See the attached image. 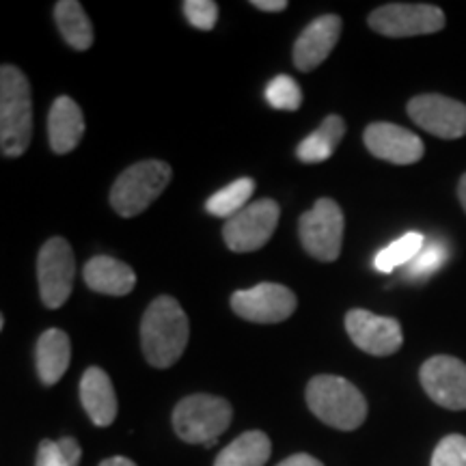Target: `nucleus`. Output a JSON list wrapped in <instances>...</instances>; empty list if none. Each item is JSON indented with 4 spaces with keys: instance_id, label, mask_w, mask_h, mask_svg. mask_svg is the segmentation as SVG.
Listing matches in <instances>:
<instances>
[{
    "instance_id": "2",
    "label": "nucleus",
    "mask_w": 466,
    "mask_h": 466,
    "mask_svg": "<svg viewBox=\"0 0 466 466\" xmlns=\"http://www.w3.org/2000/svg\"><path fill=\"white\" fill-rule=\"evenodd\" d=\"M33 138V96L26 74L15 66L0 69V149L17 158Z\"/></svg>"
},
{
    "instance_id": "10",
    "label": "nucleus",
    "mask_w": 466,
    "mask_h": 466,
    "mask_svg": "<svg viewBox=\"0 0 466 466\" xmlns=\"http://www.w3.org/2000/svg\"><path fill=\"white\" fill-rule=\"evenodd\" d=\"M296 294L285 285L259 283L231 296V309L242 319L255 324H279L296 311Z\"/></svg>"
},
{
    "instance_id": "28",
    "label": "nucleus",
    "mask_w": 466,
    "mask_h": 466,
    "mask_svg": "<svg viewBox=\"0 0 466 466\" xmlns=\"http://www.w3.org/2000/svg\"><path fill=\"white\" fill-rule=\"evenodd\" d=\"M186 20L199 31H212L218 20V5L214 0H186L182 5Z\"/></svg>"
},
{
    "instance_id": "26",
    "label": "nucleus",
    "mask_w": 466,
    "mask_h": 466,
    "mask_svg": "<svg viewBox=\"0 0 466 466\" xmlns=\"http://www.w3.org/2000/svg\"><path fill=\"white\" fill-rule=\"evenodd\" d=\"M447 258H450V248L445 244L434 240V242H425V247L421 248V253L417 255L415 259L410 261V268H408V277L410 279H428L430 275H434L436 270H441L445 266Z\"/></svg>"
},
{
    "instance_id": "16",
    "label": "nucleus",
    "mask_w": 466,
    "mask_h": 466,
    "mask_svg": "<svg viewBox=\"0 0 466 466\" xmlns=\"http://www.w3.org/2000/svg\"><path fill=\"white\" fill-rule=\"evenodd\" d=\"M85 134V116L72 97L61 96L52 104L48 115V138L55 154H69L78 147Z\"/></svg>"
},
{
    "instance_id": "15",
    "label": "nucleus",
    "mask_w": 466,
    "mask_h": 466,
    "mask_svg": "<svg viewBox=\"0 0 466 466\" xmlns=\"http://www.w3.org/2000/svg\"><path fill=\"white\" fill-rule=\"evenodd\" d=\"M341 17L335 14L322 15L309 25L294 44V66L300 72H313L322 66L335 50L341 35Z\"/></svg>"
},
{
    "instance_id": "5",
    "label": "nucleus",
    "mask_w": 466,
    "mask_h": 466,
    "mask_svg": "<svg viewBox=\"0 0 466 466\" xmlns=\"http://www.w3.org/2000/svg\"><path fill=\"white\" fill-rule=\"evenodd\" d=\"M171 167L162 160H141L116 177L110 206L119 217L134 218L145 212L171 182Z\"/></svg>"
},
{
    "instance_id": "22",
    "label": "nucleus",
    "mask_w": 466,
    "mask_h": 466,
    "mask_svg": "<svg viewBox=\"0 0 466 466\" xmlns=\"http://www.w3.org/2000/svg\"><path fill=\"white\" fill-rule=\"evenodd\" d=\"M58 31L74 50H89L93 44V26L83 5L76 0H61L55 7Z\"/></svg>"
},
{
    "instance_id": "1",
    "label": "nucleus",
    "mask_w": 466,
    "mask_h": 466,
    "mask_svg": "<svg viewBox=\"0 0 466 466\" xmlns=\"http://www.w3.org/2000/svg\"><path fill=\"white\" fill-rule=\"evenodd\" d=\"M188 316L171 296H158L143 316L141 346L149 365L165 370L179 360L188 346Z\"/></svg>"
},
{
    "instance_id": "32",
    "label": "nucleus",
    "mask_w": 466,
    "mask_h": 466,
    "mask_svg": "<svg viewBox=\"0 0 466 466\" xmlns=\"http://www.w3.org/2000/svg\"><path fill=\"white\" fill-rule=\"evenodd\" d=\"M253 7L261 11H283L288 9V0H253Z\"/></svg>"
},
{
    "instance_id": "6",
    "label": "nucleus",
    "mask_w": 466,
    "mask_h": 466,
    "mask_svg": "<svg viewBox=\"0 0 466 466\" xmlns=\"http://www.w3.org/2000/svg\"><path fill=\"white\" fill-rule=\"evenodd\" d=\"M370 26L384 37H415L445 28V14L436 5L391 3L371 11Z\"/></svg>"
},
{
    "instance_id": "8",
    "label": "nucleus",
    "mask_w": 466,
    "mask_h": 466,
    "mask_svg": "<svg viewBox=\"0 0 466 466\" xmlns=\"http://www.w3.org/2000/svg\"><path fill=\"white\" fill-rule=\"evenodd\" d=\"M300 242L311 258L335 261L341 255L343 212L333 199H319L300 217Z\"/></svg>"
},
{
    "instance_id": "4",
    "label": "nucleus",
    "mask_w": 466,
    "mask_h": 466,
    "mask_svg": "<svg viewBox=\"0 0 466 466\" xmlns=\"http://www.w3.org/2000/svg\"><path fill=\"white\" fill-rule=\"evenodd\" d=\"M231 419L233 408L229 401L217 395L197 393L188 395L175 406L173 428L184 442L212 447L218 436L227 432Z\"/></svg>"
},
{
    "instance_id": "29",
    "label": "nucleus",
    "mask_w": 466,
    "mask_h": 466,
    "mask_svg": "<svg viewBox=\"0 0 466 466\" xmlns=\"http://www.w3.org/2000/svg\"><path fill=\"white\" fill-rule=\"evenodd\" d=\"M37 466H69L61 447L55 441H42L37 450Z\"/></svg>"
},
{
    "instance_id": "34",
    "label": "nucleus",
    "mask_w": 466,
    "mask_h": 466,
    "mask_svg": "<svg viewBox=\"0 0 466 466\" xmlns=\"http://www.w3.org/2000/svg\"><path fill=\"white\" fill-rule=\"evenodd\" d=\"M458 197H460V203H462V208H464V212H466V173L462 175V179H460Z\"/></svg>"
},
{
    "instance_id": "17",
    "label": "nucleus",
    "mask_w": 466,
    "mask_h": 466,
    "mask_svg": "<svg viewBox=\"0 0 466 466\" xmlns=\"http://www.w3.org/2000/svg\"><path fill=\"white\" fill-rule=\"evenodd\" d=\"M80 400L86 415L97 428H106L116 419V395L108 374L100 367H89L80 380Z\"/></svg>"
},
{
    "instance_id": "25",
    "label": "nucleus",
    "mask_w": 466,
    "mask_h": 466,
    "mask_svg": "<svg viewBox=\"0 0 466 466\" xmlns=\"http://www.w3.org/2000/svg\"><path fill=\"white\" fill-rule=\"evenodd\" d=\"M266 100L277 110H299L302 106V89L291 76H277L266 86Z\"/></svg>"
},
{
    "instance_id": "14",
    "label": "nucleus",
    "mask_w": 466,
    "mask_h": 466,
    "mask_svg": "<svg viewBox=\"0 0 466 466\" xmlns=\"http://www.w3.org/2000/svg\"><path fill=\"white\" fill-rule=\"evenodd\" d=\"M363 141L371 156L391 165H415L425 154V145L415 132L387 121L367 126Z\"/></svg>"
},
{
    "instance_id": "3",
    "label": "nucleus",
    "mask_w": 466,
    "mask_h": 466,
    "mask_svg": "<svg viewBox=\"0 0 466 466\" xmlns=\"http://www.w3.org/2000/svg\"><path fill=\"white\" fill-rule=\"evenodd\" d=\"M307 404L319 421L330 428L357 430L367 419V400L363 393L339 376H316L307 384Z\"/></svg>"
},
{
    "instance_id": "31",
    "label": "nucleus",
    "mask_w": 466,
    "mask_h": 466,
    "mask_svg": "<svg viewBox=\"0 0 466 466\" xmlns=\"http://www.w3.org/2000/svg\"><path fill=\"white\" fill-rule=\"evenodd\" d=\"M277 466H324L318 458L309 456V453H296V456H289L288 460H283L281 464Z\"/></svg>"
},
{
    "instance_id": "9",
    "label": "nucleus",
    "mask_w": 466,
    "mask_h": 466,
    "mask_svg": "<svg viewBox=\"0 0 466 466\" xmlns=\"http://www.w3.org/2000/svg\"><path fill=\"white\" fill-rule=\"evenodd\" d=\"M39 294L48 309H58L67 302L74 289L76 259L74 250L63 238H50L39 250L37 259Z\"/></svg>"
},
{
    "instance_id": "24",
    "label": "nucleus",
    "mask_w": 466,
    "mask_h": 466,
    "mask_svg": "<svg viewBox=\"0 0 466 466\" xmlns=\"http://www.w3.org/2000/svg\"><path fill=\"white\" fill-rule=\"evenodd\" d=\"M425 247V238L419 231H408L404 236L398 238V240L384 247L380 253L376 255L374 266L378 272H393L395 268L410 264L412 259L421 253Z\"/></svg>"
},
{
    "instance_id": "11",
    "label": "nucleus",
    "mask_w": 466,
    "mask_h": 466,
    "mask_svg": "<svg viewBox=\"0 0 466 466\" xmlns=\"http://www.w3.org/2000/svg\"><path fill=\"white\" fill-rule=\"evenodd\" d=\"M408 115L419 127L434 134L439 138H460L466 137V104L439 96V93H425L408 102Z\"/></svg>"
},
{
    "instance_id": "23",
    "label": "nucleus",
    "mask_w": 466,
    "mask_h": 466,
    "mask_svg": "<svg viewBox=\"0 0 466 466\" xmlns=\"http://www.w3.org/2000/svg\"><path fill=\"white\" fill-rule=\"evenodd\" d=\"M255 192V182L250 177H240L229 186H225L223 190L214 192L212 197L206 201L208 214L220 218H233L236 214H240L244 208L250 206V197Z\"/></svg>"
},
{
    "instance_id": "21",
    "label": "nucleus",
    "mask_w": 466,
    "mask_h": 466,
    "mask_svg": "<svg viewBox=\"0 0 466 466\" xmlns=\"http://www.w3.org/2000/svg\"><path fill=\"white\" fill-rule=\"evenodd\" d=\"M343 134H346V121L337 115H329L322 121V126L316 132L309 134L299 145V158L307 165H318V162L329 160L335 154L337 145L341 143Z\"/></svg>"
},
{
    "instance_id": "18",
    "label": "nucleus",
    "mask_w": 466,
    "mask_h": 466,
    "mask_svg": "<svg viewBox=\"0 0 466 466\" xmlns=\"http://www.w3.org/2000/svg\"><path fill=\"white\" fill-rule=\"evenodd\" d=\"M83 277L93 291L106 296H126L137 285V275L132 268L108 255H97L86 261Z\"/></svg>"
},
{
    "instance_id": "7",
    "label": "nucleus",
    "mask_w": 466,
    "mask_h": 466,
    "mask_svg": "<svg viewBox=\"0 0 466 466\" xmlns=\"http://www.w3.org/2000/svg\"><path fill=\"white\" fill-rule=\"evenodd\" d=\"M281 208L272 199L253 201L223 227L225 244L233 253H253L266 247L275 233Z\"/></svg>"
},
{
    "instance_id": "33",
    "label": "nucleus",
    "mask_w": 466,
    "mask_h": 466,
    "mask_svg": "<svg viewBox=\"0 0 466 466\" xmlns=\"http://www.w3.org/2000/svg\"><path fill=\"white\" fill-rule=\"evenodd\" d=\"M100 466H137L132 462V460L127 458H121V456H115V458H106Z\"/></svg>"
},
{
    "instance_id": "12",
    "label": "nucleus",
    "mask_w": 466,
    "mask_h": 466,
    "mask_svg": "<svg viewBox=\"0 0 466 466\" xmlns=\"http://www.w3.org/2000/svg\"><path fill=\"white\" fill-rule=\"evenodd\" d=\"M348 337L371 357H391L404 343L398 319L382 318L365 309H352L346 316Z\"/></svg>"
},
{
    "instance_id": "13",
    "label": "nucleus",
    "mask_w": 466,
    "mask_h": 466,
    "mask_svg": "<svg viewBox=\"0 0 466 466\" xmlns=\"http://www.w3.org/2000/svg\"><path fill=\"white\" fill-rule=\"evenodd\" d=\"M419 378L436 404L450 410H466V363L462 360L439 354L425 360Z\"/></svg>"
},
{
    "instance_id": "19",
    "label": "nucleus",
    "mask_w": 466,
    "mask_h": 466,
    "mask_svg": "<svg viewBox=\"0 0 466 466\" xmlns=\"http://www.w3.org/2000/svg\"><path fill=\"white\" fill-rule=\"evenodd\" d=\"M37 374L46 387L55 384L66 376L69 360H72V343L67 333L50 329L37 341Z\"/></svg>"
},
{
    "instance_id": "27",
    "label": "nucleus",
    "mask_w": 466,
    "mask_h": 466,
    "mask_svg": "<svg viewBox=\"0 0 466 466\" xmlns=\"http://www.w3.org/2000/svg\"><path fill=\"white\" fill-rule=\"evenodd\" d=\"M430 466H466V436H445L432 453Z\"/></svg>"
},
{
    "instance_id": "20",
    "label": "nucleus",
    "mask_w": 466,
    "mask_h": 466,
    "mask_svg": "<svg viewBox=\"0 0 466 466\" xmlns=\"http://www.w3.org/2000/svg\"><path fill=\"white\" fill-rule=\"evenodd\" d=\"M272 453V442L259 430H250L229 442L217 456L214 466H264Z\"/></svg>"
},
{
    "instance_id": "30",
    "label": "nucleus",
    "mask_w": 466,
    "mask_h": 466,
    "mask_svg": "<svg viewBox=\"0 0 466 466\" xmlns=\"http://www.w3.org/2000/svg\"><path fill=\"white\" fill-rule=\"evenodd\" d=\"M56 442H58V447H61V451H63V456H66L67 464L69 466H78L80 456H83V450H80L78 442H76L74 439H69V436H67V439H61Z\"/></svg>"
}]
</instances>
